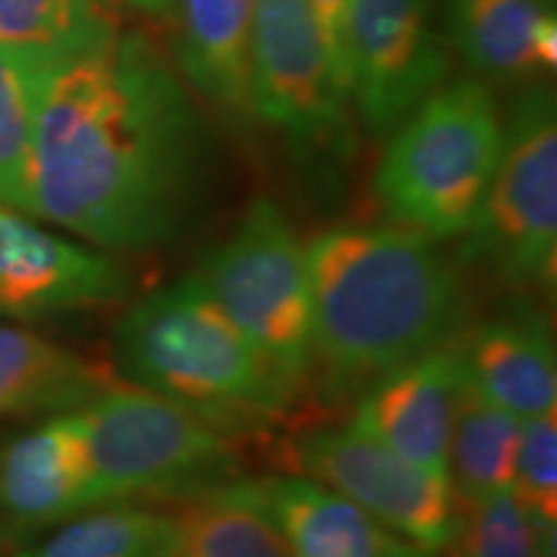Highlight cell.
<instances>
[{"mask_svg":"<svg viewBox=\"0 0 557 557\" xmlns=\"http://www.w3.org/2000/svg\"><path fill=\"white\" fill-rule=\"evenodd\" d=\"M201 129L143 32L41 70L26 214L107 250L178 233L197 194Z\"/></svg>","mask_w":557,"mask_h":557,"instance_id":"1","label":"cell"},{"mask_svg":"<svg viewBox=\"0 0 557 557\" xmlns=\"http://www.w3.org/2000/svg\"><path fill=\"white\" fill-rule=\"evenodd\" d=\"M436 243L400 225H341L305 246L312 359L331 380H374L449 344L465 284Z\"/></svg>","mask_w":557,"mask_h":557,"instance_id":"2","label":"cell"},{"mask_svg":"<svg viewBox=\"0 0 557 557\" xmlns=\"http://www.w3.org/2000/svg\"><path fill=\"white\" fill-rule=\"evenodd\" d=\"M114 357L132 385L218 429L274 421L297 395L197 276L137 299L116 325Z\"/></svg>","mask_w":557,"mask_h":557,"instance_id":"3","label":"cell"},{"mask_svg":"<svg viewBox=\"0 0 557 557\" xmlns=\"http://www.w3.org/2000/svg\"><path fill=\"white\" fill-rule=\"evenodd\" d=\"M504 129L483 83L459 78L431 90L389 132L374 173L382 212L431 240L468 235L496 176Z\"/></svg>","mask_w":557,"mask_h":557,"instance_id":"4","label":"cell"},{"mask_svg":"<svg viewBox=\"0 0 557 557\" xmlns=\"http://www.w3.org/2000/svg\"><path fill=\"white\" fill-rule=\"evenodd\" d=\"M96 504L184 498L230 478L235 451L222 431L163 395L107 385L78 408Z\"/></svg>","mask_w":557,"mask_h":557,"instance_id":"5","label":"cell"},{"mask_svg":"<svg viewBox=\"0 0 557 557\" xmlns=\"http://www.w3.org/2000/svg\"><path fill=\"white\" fill-rule=\"evenodd\" d=\"M256 351L299 389L312 367V305L305 246L274 201L256 199L197 274Z\"/></svg>","mask_w":557,"mask_h":557,"instance_id":"6","label":"cell"},{"mask_svg":"<svg viewBox=\"0 0 557 557\" xmlns=\"http://www.w3.org/2000/svg\"><path fill=\"white\" fill-rule=\"evenodd\" d=\"M504 150L487 186L468 256L513 287L555 292L557 278V107L532 86L504 122Z\"/></svg>","mask_w":557,"mask_h":557,"instance_id":"7","label":"cell"},{"mask_svg":"<svg viewBox=\"0 0 557 557\" xmlns=\"http://www.w3.org/2000/svg\"><path fill=\"white\" fill-rule=\"evenodd\" d=\"M253 114L297 150L344 158L348 103L308 0H256L250 39Z\"/></svg>","mask_w":557,"mask_h":557,"instance_id":"8","label":"cell"},{"mask_svg":"<svg viewBox=\"0 0 557 557\" xmlns=\"http://www.w3.org/2000/svg\"><path fill=\"white\" fill-rule=\"evenodd\" d=\"M287 451L305 478L351 500L387 532L431 555L447 547L457 493L444 472L418 468L357 426L302 431Z\"/></svg>","mask_w":557,"mask_h":557,"instance_id":"9","label":"cell"},{"mask_svg":"<svg viewBox=\"0 0 557 557\" xmlns=\"http://www.w3.org/2000/svg\"><path fill=\"white\" fill-rule=\"evenodd\" d=\"M348 88L372 135H389L447 75L429 0H351Z\"/></svg>","mask_w":557,"mask_h":557,"instance_id":"10","label":"cell"},{"mask_svg":"<svg viewBox=\"0 0 557 557\" xmlns=\"http://www.w3.org/2000/svg\"><path fill=\"white\" fill-rule=\"evenodd\" d=\"M129 292L127 271L114 259L0 205V315L21 320L70 315L116 305Z\"/></svg>","mask_w":557,"mask_h":557,"instance_id":"11","label":"cell"},{"mask_svg":"<svg viewBox=\"0 0 557 557\" xmlns=\"http://www.w3.org/2000/svg\"><path fill=\"white\" fill-rule=\"evenodd\" d=\"M468 387L459 346H442L369 382L351 426L395 455L447 475L449 438Z\"/></svg>","mask_w":557,"mask_h":557,"instance_id":"12","label":"cell"},{"mask_svg":"<svg viewBox=\"0 0 557 557\" xmlns=\"http://www.w3.org/2000/svg\"><path fill=\"white\" fill-rule=\"evenodd\" d=\"M99 508L78 408L52 413L0 449V517L21 534Z\"/></svg>","mask_w":557,"mask_h":557,"instance_id":"13","label":"cell"},{"mask_svg":"<svg viewBox=\"0 0 557 557\" xmlns=\"http://www.w3.org/2000/svg\"><path fill=\"white\" fill-rule=\"evenodd\" d=\"M470 387L519 421L557 410V359L545 318L521 308L478 325L459 346Z\"/></svg>","mask_w":557,"mask_h":557,"instance_id":"14","label":"cell"},{"mask_svg":"<svg viewBox=\"0 0 557 557\" xmlns=\"http://www.w3.org/2000/svg\"><path fill=\"white\" fill-rule=\"evenodd\" d=\"M256 0H178V67L214 109L246 127Z\"/></svg>","mask_w":557,"mask_h":557,"instance_id":"15","label":"cell"},{"mask_svg":"<svg viewBox=\"0 0 557 557\" xmlns=\"http://www.w3.org/2000/svg\"><path fill=\"white\" fill-rule=\"evenodd\" d=\"M449 37L468 67L491 81H524L557 62L549 0H447Z\"/></svg>","mask_w":557,"mask_h":557,"instance_id":"16","label":"cell"},{"mask_svg":"<svg viewBox=\"0 0 557 557\" xmlns=\"http://www.w3.org/2000/svg\"><path fill=\"white\" fill-rule=\"evenodd\" d=\"M289 557H434L310 478L261 480Z\"/></svg>","mask_w":557,"mask_h":557,"instance_id":"17","label":"cell"},{"mask_svg":"<svg viewBox=\"0 0 557 557\" xmlns=\"http://www.w3.org/2000/svg\"><path fill=\"white\" fill-rule=\"evenodd\" d=\"M107 385L99 367L58 341L0 325V418L75 410Z\"/></svg>","mask_w":557,"mask_h":557,"instance_id":"18","label":"cell"},{"mask_svg":"<svg viewBox=\"0 0 557 557\" xmlns=\"http://www.w3.org/2000/svg\"><path fill=\"white\" fill-rule=\"evenodd\" d=\"M178 500L181 557H289L261 483L222 480Z\"/></svg>","mask_w":557,"mask_h":557,"instance_id":"19","label":"cell"},{"mask_svg":"<svg viewBox=\"0 0 557 557\" xmlns=\"http://www.w3.org/2000/svg\"><path fill=\"white\" fill-rule=\"evenodd\" d=\"M116 34L114 0H0V47L37 67L78 58Z\"/></svg>","mask_w":557,"mask_h":557,"instance_id":"20","label":"cell"},{"mask_svg":"<svg viewBox=\"0 0 557 557\" xmlns=\"http://www.w3.org/2000/svg\"><path fill=\"white\" fill-rule=\"evenodd\" d=\"M521 421L465 387L449 438L447 475L457 498H485L511 491Z\"/></svg>","mask_w":557,"mask_h":557,"instance_id":"21","label":"cell"},{"mask_svg":"<svg viewBox=\"0 0 557 557\" xmlns=\"http://www.w3.org/2000/svg\"><path fill=\"white\" fill-rule=\"evenodd\" d=\"M18 557H181V532L173 513L111 504L65 521Z\"/></svg>","mask_w":557,"mask_h":557,"instance_id":"22","label":"cell"},{"mask_svg":"<svg viewBox=\"0 0 557 557\" xmlns=\"http://www.w3.org/2000/svg\"><path fill=\"white\" fill-rule=\"evenodd\" d=\"M447 547L451 557H555V540L542 534L511 491L457 498Z\"/></svg>","mask_w":557,"mask_h":557,"instance_id":"23","label":"cell"},{"mask_svg":"<svg viewBox=\"0 0 557 557\" xmlns=\"http://www.w3.org/2000/svg\"><path fill=\"white\" fill-rule=\"evenodd\" d=\"M41 70L0 47V205L24 214Z\"/></svg>","mask_w":557,"mask_h":557,"instance_id":"24","label":"cell"},{"mask_svg":"<svg viewBox=\"0 0 557 557\" xmlns=\"http://www.w3.org/2000/svg\"><path fill=\"white\" fill-rule=\"evenodd\" d=\"M513 498L524 506L534 524L555 540L557 529V410L521 421Z\"/></svg>","mask_w":557,"mask_h":557,"instance_id":"25","label":"cell"},{"mask_svg":"<svg viewBox=\"0 0 557 557\" xmlns=\"http://www.w3.org/2000/svg\"><path fill=\"white\" fill-rule=\"evenodd\" d=\"M312 13H315L320 32H323L325 50L331 54L333 67H336L341 83L351 96L348 88V62H346V39H348V11L351 0H308Z\"/></svg>","mask_w":557,"mask_h":557,"instance_id":"26","label":"cell"},{"mask_svg":"<svg viewBox=\"0 0 557 557\" xmlns=\"http://www.w3.org/2000/svg\"><path fill=\"white\" fill-rule=\"evenodd\" d=\"M129 3L132 9H137L139 13H148V16H173L176 13L178 0H124Z\"/></svg>","mask_w":557,"mask_h":557,"instance_id":"27","label":"cell"}]
</instances>
